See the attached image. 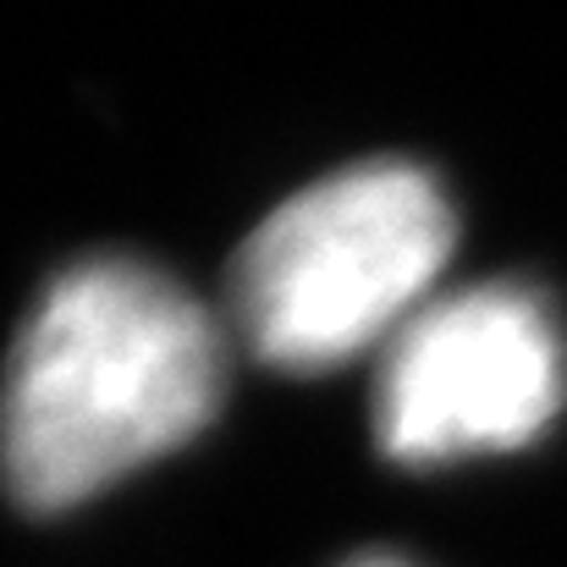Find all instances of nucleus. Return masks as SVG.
Returning a JSON list of instances; mask_svg holds the SVG:
<instances>
[{"mask_svg":"<svg viewBox=\"0 0 567 567\" xmlns=\"http://www.w3.org/2000/svg\"><path fill=\"white\" fill-rule=\"evenodd\" d=\"M226 391L220 326L138 259H83L28 315L6 396L0 474L28 513H66L188 446Z\"/></svg>","mask_w":567,"mask_h":567,"instance_id":"f257e3e1","label":"nucleus"},{"mask_svg":"<svg viewBox=\"0 0 567 567\" xmlns=\"http://www.w3.org/2000/svg\"><path fill=\"white\" fill-rule=\"evenodd\" d=\"M457 220L430 172L364 161L276 204L231 265V326L254 359L315 375L385 353L435 303Z\"/></svg>","mask_w":567,"mask_h":567,"instance_id":"f03ea898","label":"nucleus"},{"mask_svg":"<svg viewBox=\"0 0 567 567\" xmlns=\"http://www.w3.org/2000/svg\"><path fill=\"white\" fill-rule=\"evenodd\" d=\"M567 402V342L557 315L485 281L424 303L380 353L375 441L391 463H457L546 435Z\"/></svg>","mask_w":567,"mask_h":567,"instance_id":"7ed1b4c3","label":"nucleus"},{"mask_svg":"<svg viewBox=\"0 0 567 567\" xmlns=\"http://www.w3.org/2000/svg\"><path fill=\"white\" fill-rule=\"evenodd\" d=\"M342 567H413V563H402V557H353V563H342Z\"/></svg>","mask_w":567,"mask_h":567,"instance_id":"20e7f679","label":"nucleus"}]
</instances>
